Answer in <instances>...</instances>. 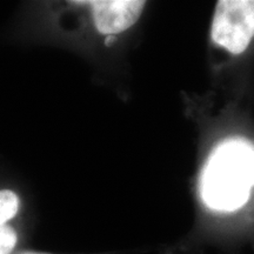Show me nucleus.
Returning a JSON list of instances; mask_svg holds the SVG:
<instances>
[{"label":"nucleus","instance_id":"f257e3e1","mask_svg":"<svg viewBox=\"0 0 254 254\" xmlns=\"http://www.w3.org/2000/svg\"><path fill=\"white\" fill-rule=\"evenodd\" d=\"M254 186V150L243 141L222 145L202 177L201 195L209 209L233 213L246 205Z\"/></svg>","mask_w":254,"mask_h":254},{"label":"nucleus","instance_id":"f03ea898","mask_svg":"<svg viewBox=\"0 0 254 254\" xmlns=\"http://www.w3.org/2000/svg\"><path fill=\"white\" fill-rule=\"evenodd\" d=\"M212 39L232 55H240L254 38V0H221L212 21Z\"/></svg>","mask_w":254,"mask_h":254},{"label":"nucleus","instance_id":"7ed1b4c3","mask_svg":"<svg viewBox=\"0 0 254 254\" xmlns=\"http://www.w3.org/2000/svg\"><path fill=\"white\" fill-rule=\"evenodd\" d=\"M86 11L92 27L100 36H116L129 30L144 11L146 2L135 0L78 1Z\"/></svg>","mask_w":254,"mask_h":254},{"label":"nucleus","instance_id":"20e7f679","mask_svg":"<svg viewBox=\"0 0 254 254\" xmlns=\"http://www.w3.org/2000/svg\"><path fill=\"white\" fill-rule=\"evenodd\" d=\"M23 209V199L18 190L9 187L0 189V226L13 225Z\"/></svg>","mask_w":254,"mask_h":254},{"label":"nucleus","instance_id":"39448f33","mask_svg":"<svg viewBox=\"0 0 254 254\" xmlns=\"http://www.w3.org/2000/svg\"><path fill=\"white\" fill-rule=\"evenodd\" d=\"M20 233L14 225L0 226V254H13L18 251Z\"/></svg>","mask_w":254,"mask_h":254},{"label":"nucleus","instance_id":"423d86ee","mask_svg":"<svg viewBox=\"0 0 254 254\" xmlns=\"http://www.w3.org/2000/svg\"><path fill=\"white\" fill-rule=\"evenodd\" d=\"M13 254H52L47 252H39V251H17Z\"/></svg>","mask_w":254,"mask_h":254}]
</instances>
